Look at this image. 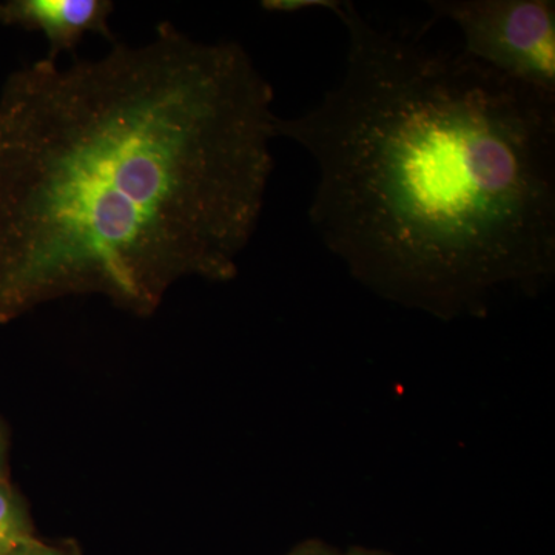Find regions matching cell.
Returning <instances> with one entry per match:
<instances>
[{
  "mask_svg": "<svg viewBox=\"0 0 555 555\" xmlns=\"http://www.w3.org/2000/svg\"><path fill=\"white\" fill-rule=\"evenodd\" d=\"M273 100L241 43L169 22L101 60L14 72L0 93V324L80 295L150 317L181 278L233 280L275 166Z\"/></svg>",
  "mask_w": 555,
  "mask_h": 555,
  "instance_id": "6da1fadb",
  "label": "cell"
},
{
  "mask_svg": "<svg viewBox=\"0 0 555 555\" xmlns=\"http://www.w3.org/2000/svg\"><path fill=\"white\" fill-rule=\"evenodd\" d=\"M345 72L278 120L315 160L310 221L353 275L438 313L555 266V100L353 3Z\"/></svg>",
  "mask_w": 555,
  "mask_h": 555,
  "instance_id": "7a4b0ae2",
  "label": "cell"
},
{
  "mask_svg": "<svg viewBox=\"0 0 555 555\" xmlns=\"http://www.w3.org/2000/svg\"><path fill=\"white\" fill-rule=\"evenodd\" d=\"M429 7L436 20L459 28L470 60L555 100L553 0H436Z\"/></svg>",
  "mask_w": 555,
  "mask_h": 555,
  "instance_id": "3957f363",
  "label": "cell"
},
{
  "mask_svg": "<svg viewBox=\"0 0 555 555\" xmlns=\"http://www.w3.org/2000/svg\"><path fill=\"white\" fill-rule=\"evenodd\" d=\"M115 3L109 0H10L0 3V24L16 25L27 31H42L49 40L51 61L78 49L86 33H96L109 42L108 27Z\"/></svg>",
  "mask_w": 555,
  "mask_h": 555,
  "instance_id": "277c9868",
  "label": "cell"
},
{
  "mask_svg": "<svg viewBox=\"0 0 555 555\" xmlns=\"http://www.w3.org/2000/svg\"><path fill=\"white\" fill-rule=\"evenodd\" d=\"M35 537L30 509L9 480L0 481V555H7Z\"/></svg>",
  "mask_w": 555,
  "mask_h": 555,
  "instance_id": "5b68a950",
  "label": "cell"
},
{
  "mask_svg": "<svg viewBox=\"0 0 555 555\" xmlns=\"http://www.w3.org/2000/svg\"><path fill=\"white\" fill-rule=\"evenodd\" d=\"M338 3L339 0H266L261 7L270 13L291 14L318 9L334 11Z\"/></svg>",
  "mask_w": 555,
  "mask_h": 555,
  "instance_id": "8992f818",
  "label": "cell"
},
{
  "mask_svg": "<svg viewBox=\"0 0 555 555\" xmlns=\"http://www.w3.org/2000/svg\"><path fill=\"white\" fill-rule=\"evenodd\" d=\"M7 555H80V553L78 546L73 543H47L33 537Z\"/></svg>",
  "mask_w": 555,
  "mask_h": 555,
  "instance_id": "52a82bcc",
  "label": "cell"
},
{
  "mask_svg": "<svg viewBox=\"0 0 555 555\" xmlns=\"http://www.w3.org/2000/svg\"><path fill=\"white\" fill-rule=\"evenodd\" d=\"M9 480V441H7L5 427L0 420V481Z\"/></svg>",
  "mask_w": 555,
  "mask_h": 555,
  "instance_id": "ba28073f",
  "label": "cell"
},
{
  "mask_svg": "<svg viewBox=\"0 0 555 555\" xmlns=\"http://www.w3.org/2000/svg\"><path fill=\"white\" fill-rule=\"evenodd\" d=\"M287 555H339L337 553H332L327 547L320 545V543H308V545L299 546L298 550H295L294 553Z\"/></svg>",
  "mask_w": 555,
  "mask_h": 555,
  "instance_id": "9c48e42d",
  "label": "cell"
},
{
  "mask_svg": "<svg viewBox=\"0 0 555 555\" xmlns=\"http://www.w3.org/2000/svg\"><path fill=\"white\" fill-rule=\"evenodd\" d=\"M339 555H377V554L366 553V551H350L349 554H339Z\"/></svg>",
  "mask_w": 555,
  "mask_h": 555,
  "instance_id": "30bf717a",
  "label": "cell"
}]
</instances>
